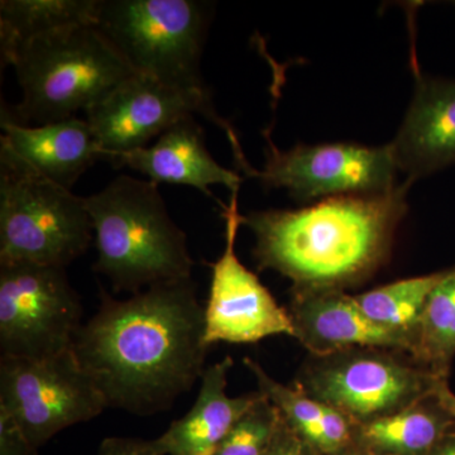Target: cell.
I'll return each mask as SVG.
<instances>
[{"label":"cell","mask_w":455,"mask_h":455,"mask_svg":"<svg viewBox=\"0 0 455 455\" xmlns=\"http://www.w3.org/2000/svg\"><path fill=\"white\" fill-rule=\"evenodd\" d=\"M266 164L252 178L267 188H286L298 202L322 197L374 196L394 190L398 164L391 145H298L281 151L267 133Z\"/></svg>","instance_id":"cell-11"},{"label":"cell","mask_w":455,"mask_h":455,"mask_svg":"<svg viewBox=\"0 0 455 455\" xmlns=\"http://www.w3.org/2000/svg\"><path fill=\"white\" fill-rule=\"evenodd\" d=\"M427 455H455V431L445 436Z\"/></svg>","instance_id":"cell-28"},{"label":"cell","mask_w":455,"mask_h":455,"mask_svg":"<svg viewBox=\"0 0 455 455\" xmlns=\"http://www.w3.org/2000/svg\"><path fill=\"white\" fill-rule=\"evenodd\" d=\"M454 431V416L433 395L396 414L357 424L355 447L372 455H427Z\"/></svg>","instance_id":"cell-19"},{"label":"cell","mask_w":455,"mask_h":455,"mask_svg":"<svg viewBox=\"0 0 455 455\" xmlns=\"http://www.w3.org/2000/svg\"><path fill=\"white\" fill-rule=\"evenodd\" d=\"M390 145L412 182L455 164V80L416 75L414 97Z\"/></svg>","instance_id":"cell-15"},{"label":"cell","mask_w":455,"mask_h":455,"mask_svg":"<svg viewBox=\"0 0 455 455\" xmlns=\"http://www.w3.org/2000/svg\"><path fill=\"white\" fill-rule=\"evenodd\" d=\"M116 169L130 167L160 184L188 185L212 196V185H224L239 193L242 179L214 160L205 146L204 132L194 116L181 119L149 147L108 158Z\"/></svg>","instance_id":"cell-16"},{"label":"cell","mask_w":455,"mask_h":455,"mask_svg":"<svg viewBox=\"0 0 455 455\" xmlns=\"http://www.w3.org/2000/svg\"><path fill=\"white\" fill-rule=\"evenodd\" d=\"M100 0H2L0 44L7 64L14 51L40 36L97 25Z\"/></svg>","instance_id":"cell-20"},{"label":"cell","mask_w":455,"mask_h":455,"mask_svg":"<svg viewBox=\"0 0 455 455\" xmlns=\"http://www.w3.org/2000/svg\"><path fill=\"white\" fill-rule=\"evenodd\" d=\"M97 455H163L158 453L152 440L110 436L100 443Z\"/></svg>","instance_id":"cell-26"},{"label":"cell","mask_w":455,"mask_h":455,"mask_svg":"<svg viewBox=\"0 0 455 455\" xmlns=\"http://www.w3.org/2000/svg\"><path fill=\"white\" fill-rule=\"evenodd\" d=\"M0 407L38 449L108 409L73 349L42 359L0 357Z\"/></svg>","instance_id":"cell-9"},{"label":"cell","mask_w":455,"mask_h":455,"mask_svg":"<svg viewBox=\"0 0 455 455\" xmlns=\"http://www.w3.org/2000/svg\"><path fill=\"white\" fill-rule=\"evenodd\" d=\"M412 357L449 381L455 359V266L447 268L429 296Z\"/></svg>","instance_id":"cell-22"},{"label":"cell","mask_w":455,"mask_h":455,"mask_svg":"<svg viewBox=\"0 0 455 455\" xmlns=\"http://www.w3.org/2000/svg\"><path fill=\"white\" fill-rule=\"evenodd\" d=\"M202 114L226 131L236 163L250 175L253 167L245 160L232 125L218 116L208 89L175 88L151 77L133 75L86 112V121L97 137L103 160L146 147L181 119Z\"/></svg>","instance_id":"cell-10"},{"label":"cell","mask_w":455,"mask_h":455,"mask_svg":"<svg viewBox=\"0 0 455 455\" xmlns=\"http://www.w3.org/2000/svg\"><path fill=\"white\" fill-rule=\"evenodd\" d=\"M0 455H38V448L28 439L13 416L0 407Z\"/></svg>","instance_id":"cell-24"},{"label":"cell","mask_w":455,"mask_h":455,"mask_svg":"<svg viewBox=\"0 0 455 455\" xmlns=\"http://www.w3.org/2000/svg\"><path fill=\"white\" fill-rule=\"evenodd\" d=\"M414 182L374 196L328 197L298 211L252 212L257 268L274 269L292 283L290 292L346 291L366 283L390 259Z\"/></svg>","instance_id":"cell-2"},{"label":"cell","mask_w":455,"mask_h":455,"mask_svg":"<svg viewBox=\"0 0 455 455\" xmlns=\"http://www.w3.org/2000/svg\"><path fill=\"white\" fill-rule=\"evenodd\" d=\"M83 307L65 267L0 262V355L42 359L73 349Z\"/></svg>","instance_id":"cell-8"},{"label":"cell","mask_w":455,"mask_h":455,"mask_svg":"<svg viewBox=\"0 0 455 455\" xmlns=\"http://www.w3.org/2000/svg\"><path fill=\"white\" fill-rule=\"evenodd\" d=\"M2 170L46 180L71 190L75 182L103 151L86 119H65L50 124L23 125L2 110Z\"/></svg>","instance_id":"cell-13"},{"label":"cell","mask_w":455,"mask_h":455,"mask_svg":"<svg viewBox=\"0 0 455 455\" xmlns=\"http://www.w3.org/2000/svg\"><path fill=\"white\" fill-rule=\"evenodd\" d=\"M256 379L259 392L272 403L283 423L322 455H341L355 447L357 423L334 407L309 396L296 386L276 381L259 362L243 359Z\"/></svg>","instance_id":"cell-18"},{"label":"cell","mask_w":455,"mask_h":455,"mask_svg":"<svg viewBox=\"0 0 455 455\" xmlns=\"http://www.w3.org/2000/svg\"><path fill=\"white\" fill-rule=\"evenodd\" d=\"M445 272L447 268L423 276L403 278L353 296L368 319L391 331L411 335L416 347L425 307Z\"/></svg>","instance_id":"cell-21"},{"label":"cell","mask_w":455,"mask_h":455,"mask_svg":"<svg viewBox=\"0 0 455 455\" xmlns=\"http://www.w3.org/2000/svg\"><path fill=\"white\" fill-rule=\"evenodd\" d=\"M281 416V415H280ZM265 455H322L304 442L281 419L276 434Z\"/></svg>","instance_id":"cell-25"},{"label":"cell","mask_w":455,"mask_h":455,"mask_svg":"<svg viewBox=\"0 0 455 455\" xmlns=\"http://www.w3.org/2000/svg\"><path fill=\"white\" fill-rule=\"evenodd\" d=\"M290 293L291 300L287 311L295 329V339L309 355L371 347L409 353L412 357L414 338L368 319L359 309L355 296L346 291Z\"/></svg>","instance_id":"cell-14"},{"label":"cell","mask_w":455,"mask_h":455,"mask_svg":"<svg viewBox=\"0 0 455 455\" xmlns=\"http://www.w3.org/2000/svg\"><path fill=\"white\" fill-rule=\"evenodd\" d=\"M94 227V271L114 291L134 293L191 277L188 236L172 220L158 184L121 175L84 197Z\"/></svg>","instance_id":"cell-3"},{"label":"cell","mask_w":455,"mask_h":455,"mask_svg":"<svg viewBox=\"0 0 455 455\" xmlns=\"http://www.w3.org/2000/svg\"><path fill=\"white\" fill-rule=\"evenodd\" d=\"M238 194L228 205L221 204L226 221V247L212 265V283L204 307L205 343L253 344L275 335L295 338L291 317L280 307L254 272L245 267L235 253L242 217Z\"/></svg>","instance_id":"cell-12"},{"label":"cell","mask_w":455,"mask_h":455,"mask_svg":"<svg viewBox=\"0 0 455 455\" xmlns=\"http://www.w3.org/2000/svg\"><path fill=\"white\" fill-rule=\"evenodd\" d=\"M341 455H372V454L368 453V451H363V449H361L358 447H353V448H350L349 451H347L346 453H343Z\"/></svg>","instance_id":"cell-29"},{"label":"cell","mask_w":455,"mask_h":455,"mask_svg":"<svg viewBox=\"0 0 455 455\" xmlns=\"http://www.w3.org/2000/svg\"><path fill=\"white\" fill-rule=\"evenodd\" d=\"M435 396L455 418V394L449 387V381L440 383L438 388H436Z\"/></svg>","instance_id":"cell-27"},{"label":"cell","mask_w":455,"mask_h":455,"mask_svg":"<svg viewBox=\"0 0 455 455\" xmlns=\"http://www.w3.org/2000/svg\"><path fill=\"white\" fill-rule=\"evenodd\" d=\"M233 358L227 355L204 371L196 403L173 421L163 435L152 440L163 455H214L227 434L259 400V391L239 397L227 395Z\"/></svg>","instance_id":"cell-17"},{"label":"cell","mask_w":455,"mask_h":455,"mask_svg":"<svg viewBox=\"0 0 455 455\" xmlns=\"http://www.w3.org/2000/svg\"><path fill=\"white\" fill-rule=\"evenodd\" d=\"M209 347L193 278L118 300L100 290V307L73 350L108 409L134 415L169 410L202 379Z\"/></svg>","instance_id":"cell-1"},{"label":"cell","mask_w":455,"mask_h":455,"mask_svg":"<svg viewBox=\"0 0 455 455\" xmlns=\"http://www.w3.org/2000/svg\"><path fill=\"white\" fill-rule=\"evenodd\" d=\"M280 421L276 407L260 394L227 434L214 455H265Z\"/></svg>","instance_id":"cell-23"},{"label":"cell","mask_w":455,"mask_h":455,"mask_svg":"<svg viewBox=\"0 0 455 455\" xmlns=\"http://www.w3.org/2000/svg\"><path fill=\"white\" fill-rule=\"evenodd\" d=\"M7 64L14 66L22 101L14 122L50 124L88 112L112 90L133 76L121 53L95 26L40 36L20 44Z\"/></svg>","instance_id":"cell-4"},{"label":"cell","mask_w":455,"mask_h":455,"mask_svg":"<svg viewBox=\"0 0 455 455\" xmlns=\"http://www.w3.org/2000/svg\"><path fill=\"white\" fill-rule=\"evenodd\" d=\"M92 235L84 197L0 169V262L66 268L89 250Z\"/></svg>","instance_id":"cell-7"},{"label":"cell","mask_w":455,"mask_h":455,"mask_svg":"<svg viewBox=\"0 0 455 455\" xmlns=\"http://www.w3.org/2000/svg\"><path fill=\"white\" fill-rule=\"evenodd\" d=\"M444 381L409 353L355 347L309 355L293 386L366 424L433 396Z\"/></svg>","instance_id":"cell-6"},{"label":"cell","mask_w":455,"mask_h":455,"mask_svg":"<svg viewBox=\"0 0 455 455\" xmlns=\"http://www.w3.org/2000/svg\"><path fill=\"white\" fill-rule=\"evenodd\" d=\"M211 8L197 0H100L95 27L134 74L204 90L200 60Z\"/></svg>","instance_id":"cell-5"}]
</instances>
